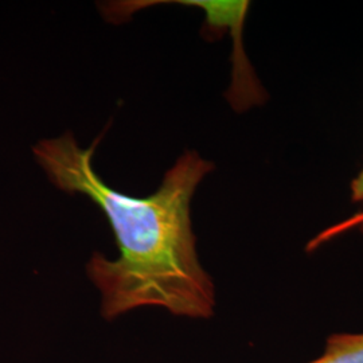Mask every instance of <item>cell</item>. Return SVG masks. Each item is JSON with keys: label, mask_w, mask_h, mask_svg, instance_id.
<instances>
[{"label": "cell", "mask_w": 363, "mask_h": 363, "mask_svg": "<svg viewBox=\"0 0 363 363\" xmlns=\"http://www.w3.org/2000/svg\"><path fill=\"white\" fill-rule=\"evenodd\" d=\"M306 363H363V333H335L330 335L322 355Z\"/></svg>", "instance_id": "3957f363"}, {"label": "cell", "mask_w": 363, "mask_h": 363, "mask_svg": "<svg viewBox=\"0 0 363 363\" xmlns=\"http://www.w3.org/2000/svg\"><path fill=\"white\" fill-rule=\"evenodd\" d=\"M195 9L205 13V26L210 31L229 30L233 39V78L228 100L235 111H247L264 100L255 72L247 61L242 43L244 23L249 11V1L237 0H195Z\"/></svg>", "instance_id": "7a4b0ae2"}, {"label": "cell", "mask_w": 363, "mask_h": 363, "mask_svg": "<svg viewBox=\"0 0 363 363\" xmlns=\"http://www.w3.org/2000/svg\"><path fill=\"white\" fill-rule=\"evenodd\" d=\"M361 226H363V211L362 213H358V214L352 216V217L347 218V220L337 222L335 225L327 228L323 232L316 234V235L312 238L311 241L308 242L307 250L312 252V250L322 247L325 242L331 241L333 238H337V237L342 235V234L350 232L351 229H354V228H361Z\"/></svg>", "instance_id": "277c9868"}, {"label": "cell", "mask_w": 363, "mask_h": 363, "mask_svg": "<svg viewBox=\"0 0 363 363\" xmlns=\"http://www.w3.org/2000/svg\"><path fill=\"white\" fill-rule=\"evenodd\" d=\"M104 133L82 148L73 132L43 139L33 155L52 184L85 195L99 206L115 234L118 257L94 252L86 274L101 296V315L115 320L128 312L156 307L175 316L210 319L216 286L202 267L191 220V202L214 164L187 150L169 167L154 194L138 198L108 186L93 166Z\"/></svg>", "instance_id": "6da1fadb"}, {"label": "cell", "mask_w": 363, "mask_h": 363, "mask_svg": "<svg viewBox=\"0 0 363 363\" xmlns=\"http://www.w3.org/2000/svg\"><path fill=\"white\" fill-rule=\"evenodd\" d=\"M351 198L355 202L363 201V169L362 172L351 183Z\"/></svg>", "instance_id": "5b68a950"}]
</instances>
